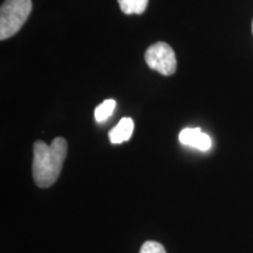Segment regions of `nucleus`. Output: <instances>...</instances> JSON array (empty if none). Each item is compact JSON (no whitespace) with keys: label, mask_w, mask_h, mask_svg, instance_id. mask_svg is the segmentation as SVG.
Instances as JSON below:
<instances>
[{"label":"nucleus","mask_w":253,"mask_h":253,"mask_svg":"<svg viewBox=\"0 0 253 253\" xmlns=\"http://www.w3.org/2000/svg\"><path fill=\"white\" fill-rule=\"evenodd\" d=\"M67 149V142L63 137L54 138L50 145L42 141L34 143L32 175L39 188H49L58 181Z\"/></svg>","instance_id":"nucleus-1"},{"label":"nucleus","mask_w":253,"mask_h":253,"mask_svg":"<svg viewBox=\"0 0 253 253\" xmlns=\"http://www.w3.org/2000/svg\"><path fill=\"white\" fill-rule=\"evenodd\" d=\"M32 12V0H5L0 7V39L17 34Z\"/></svg>","instance_id":"nucleus-2"},{"label":"nucleus","mask_w":253,"mask_h":253,"mask_svg":"<svg viewBox=\"0 0 253 253\" xmlns=\"http://www.w3.org/2000/svg\"><path fill=\"white\" fill-rule=\"evenodd\" d=\"M144 59L148 67L164 77L175 74L177 68L176 55L173 49L168 43L160 41L149 46V48L145 50Z\"/></svg>","instance_id":"nucleus-3"},{"label":"nucleus","mask_w":253,"mask_h":253,"mask_svg":"<svg viewBox=\"0 0 253 253\" xmlns=\"http://www.w3.org/2000/svg\"><path fill=\"white\" fill-rule=\"evenodd\" d=\"M179 142L188 147L207 151L212 147V140L199 128H185L179 132Z\"/></svg>","instance_id":"nucleus-4"},{"label":"nucleus","mask_w":253,"mask_h":253,"mask_svg":"<svg viewBox=\"0 0 253 253\" xmlns=\"http://www.w3.org/2000/svg\"><path fill=\"white\" fill-rule=\"evenodd\" d=\"M134 131V121L130 118H123L115 128L109 131V140L113 144H120L128 141Z\"/></svg>","instance_id":"nucleus-5"},{"label":"nucleus","mask_w":253,"mask_h":253,"mask_svg":"<svg viewBox=\"0 0 253 253\" xmlns=\"http://www.w3.org/2000/svg\"><path fill=\"white\" fill-rule=\"evenodd\" d=\"M125 14H142L148 7L149 0H118Z\"/></svg>","instance_id":"nucleus-6"},{"label":"nucleus","mask_w":253,"mask_h":253,"mask_svg":"<svg viewBox=\"0 0 253 253\" xmlns=\"http://www.w3.org/2000/svg\"><path fill=\"white\" fill-rule=\"evenodd\" d=\"M115 107H116L115 100L103 101V102L101 103L99 107H96V109H95V120H96L97 122L106 121L107 119L112 116Z\"/></svg>","instance_id":"nucleus-7"},{"label":"nucleus","mask_w":253,"mask_h":253,"mask_svg":"<svg viewBox=\"0 0 253 253\" xmlns=\"http://www.w3.org/2000/svg\"><path fill=\"white\" fill-rule=\"evenodd\" d=\"M140 253H167L162 244L157 242H145L140 250Z\"/></svg>","instance_id":"nucleus-8"},{"label":"nucleus","mask_w":253,"mask_h":253,"mask_svg":"<svg viewBox=\"0 0 253 253\" xmlns=\"http://www.w3.org/2000/svg\"><path fill=\"white\" fill-rule=\"evenodd\" d=\"M252 34H253V21H252Z\"/></svg>","instance_id":"nucleus-9"}]
</instances>
